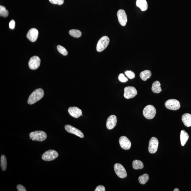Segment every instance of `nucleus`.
<instances>
[{
    "mask_svg": "<svg viewBox=\"0 0 191 191\" xmlns=\"http://www.w3.org/2000/svg\"><path fill=\"white\" fill-rule=\"evenodd\" d=\"M182 121L184 125L187 127L191 126V115L189 113H185L182 115Z\"/></svg>",
    "mask_w": 191,
    "mask_h": 191,
    "instance_id": "f3484780",
    "label": "nucleus"
},
{
    "mask_svg": "<svg viewBox=\"0 0 191 191\" xmlns=\"http://www.w3.org/2000/svg\"><path fill=\"white\" fill-rule=\"evenodd\" d=\"M136 6L142 11H145L148 9V5L146 0H137Z\"/></svg>",
    "mask_w": 191,
    "mask_h": 191,
    "instance_id": "6ab92c4d",
    "label": "nucleus"
},
{
    "mask_svg": "<svg viewBox=\"0 0 191 191\" xmlns=\"http://www.w3.org/2000/svg\"><path fill=\"white\" fill-rule=\"evenodd\" d=\"M105 187L102 185L98 186L95 190V191H105Z\"/></svg>",
    "mask_w": 191,
    "mask_h": 191,
    "instance_id": "2f4dec72",
    "label": "nucleus"
},
{
    "mask_svg": "<svg viewBox=\"0 0 191 191\" xmlns=\"http://www.w3.org/2000/svg\"><path fill=\"white\" fill-rule=\"evenodd\" d=\"M118 79L122 83H126L128 81V79L125 76L123 73H121L119 75Z\"/></svg>",
    "mask_w": 191,
    "mask_h": 191,
    "instance_id": "c85d7f7f",
    "label": "nucleus"
},
{
    "mask_svg": "<svg viewBox=\"0 0 191 191\" xmlns=\"http://www.w3.org/2000/svg\"><path fill=\"white\" fill-rule=\"evenodd\" d=\"M9 15V11L6 9L4 6H0V15L4 18H6Z\"/></svg>",
    "mask_w": 191,
    "mask_h": 191,
    "instance_id": "a878e982",
    "label": "nucleus"
},
{
    "mask_svg": "<svg viewBox=\"0 0 191 191\" xmlns=\"http://www.w3.org/2000/svg\"><path fill=\"white\" fill-rule=\"evenodd\" d=\"M15 22L14 20H11L9 23V28L11 29H14L15 27Z\"/></svg>",
    "mask_w": 191,
    "mask_h": 191,
    "instance_id": "473e14b6",
    "label": "nucleus"
},
{
    "mask_svg": "<svg viewBox=\"0 0 191 191\" xmlns=\"http://www.w3.org/2000/svg\"><path fill=\"white\" fill-rule=\"evenodd\" d=\"M41 62V59L39 57L35 56L32 57L28 62L29 68L32 70H37L39 67Z\"/></svg>",
    "mask_w": 191,
    "mask_h": 191,
    "instance_id": "9d476101",
    "label": "nucleus"
},
{
    "mask_svg": "<svg viewBox=\"0 0 191 191\" xmlns=\"http://www.w3.org/2000/svg\"><path fill=\"white\" fill-rule=\"evenodd\" d=\"M189 138V135L187 132L185 130H182L180 132V140L182 146L185 145Z\"/></svg>",
    "mask_w": 191,
    "mask_h": 191,
    "instance_id": "a211bd4d",
    "label": "nucleus"
},
{
    "mask_svg": "<svg viewBox=\"0 0 191 191\" xmlns=\"http://www.w3.org/2000/svg\"><path fill=\"white\" fill-rule=\"evenodd\" d=\"M69 34L74 38H79L81 36V32L78 29H73L69 31Z\"/></svg>",
    "mask_w": 191,
    "mask_h": 191,
    "instance_id": "393cba45",
    "label": "nucleus"
},
{
    "mask_svg": "<svg viewBox=\"0 0 191 191\" xmlns=\"http://www.w3.org/2000/svg\"><path fill=\"white\" fill-rule=\"evenodd\" d=\"M50 3L53 4L61 5L64 2V0H49Z\"/></svg>",
    "mask_w": 191,
    "mask_h": 191,
    "instance_id": "c756f323",
    "label": "nucleus"
},
{
    "mask_svg": "<svg viewBox=\"0 0 191 191\" xmlns=\"http://www.w3.org/2000/svg\"><path fill=\"white\" fill-rule=\"evenodd\" d=\"M159 145L158 140L155 137H152L149 142L148 150L151 154H154L157 152Z\"/></svg>",
    "mask_w": 191,
    "mask_h": 191,
    "instance_id": "1a4fd4ad",
    "label": "nucleus"
},
{
    "mask_svg": "<svg viewBox=\"0 0 191 191\" xmlns=\"http://www.w3.org/2000/svg\"><path fill=\"white\" fill-rule=\"evenodd\" d=\"M120 145L122 148L125 150H129L131 147V143L126 137L122 136L119 140Z\"/></svg>",
    "mask_w": 191,
    "mask_h": 191,
    "instance_id": "ddd939ff",
    "label": "nucleus"
},
{
    "mask_svg": "<svg viewBox=\"0 0 191 191\" xmlns=\"http://www.w3.org/2000/svg\"><path fill=\"white\" fill-rule=\"evenodd\" d=\"M152 90L154 93H160L162 91L160 82L158 81L154 82L152 83Z\"/></svg>",
    "mask_w": 191,
    "mask_h": 191,
    "instance_id": "aec40b11",
    "label": "nucleus"
},
{
    "mask_svg": "<svg viewBox=\"0 0 191 191\" xmlns=\"http://www.w3.org/2000/svg\"><path fill=\"white\" fill-rule=\"evenodd\" d=\"M68 112L71 116L75 118H79L82 114V110L76 107H70Z\"/></svg>",
    "mask_w": 191,
    "mask_h": 191,
    "instance_id": "2eb2a0df",
    "label": "nucleus"
},
{
    "mask_svg": "<svg viewBox=\"0 0 191 191\" xmlns=\"http://www.w3.org/2000/svg\"><path fill=\"white\" fill-rule=\"evenodd\" d=\"M29 137L33 140L42 142L46 140L47 136L46 132L44 131H37L30 133Z\"/></svg>",
    "mask_w": 191,
    "mask_h": 191,
    "instance_id": "f03ea898",
    "label": "nucleus"
},
{
    "mask_svg": "<svg viewBox=\"0 0 191 191\" xmlns=\"http://www.w3.org/2000/svg\"><path fill=\"white\" fill-rule=\"evenodd\" d=\"M156 112L155 107L152 105H148L144 108L143 113L145 118L148 119H152L154 118Z\"/></svg>",
    "mask_w": 191,
    "mask_h": 191,
    "instance_id": "7ed1b4c3",
    "label": "nucleus"
},
{
    "mask_svg": "<svg viewBox=\"0 0 191 191\" xmlns=\"http://www.w3.org/2000/svg\"><path fill=\"white\" fill-rule=\"evenodd\" d=\"M152 75V73L150 70H146L142 71L140 74V77L143 81L146 80L150 78Z\"/></svg>",
    "mask_w": 191,
    "mask_h": 191,
    "instance_id": "412c9836",
    "label": "nucleus"
},
{
    "mask_svg": "<svg viewBox=\"0 0 191 191\" xmlns=\"http://www.w3.org/2000/svg\"><path fill=\"white\" fill-rule=\"evenodd\" d=\"M58 156V154L56 150H49L44 152L42 156V159L46 161H51Z\"/></svg>",
    "mask_w": 191,
    "mask_h": 191,
    "instance_id": "39448f33",
    "label": "nucleus"
},
{
    "mask_svg": "<svg viewBox=\"0 0 191 191\" xmlns=\"http://www.w3.org/2000/svg\"><path fill=\"white\" fill-rule=\"evenodd\" d=\"M65 129L69 133L73 134L77 136L83 138L84 137L83 132L78 129L74 127L71 125H67L65 126Z\"/></svg>",
    "mask_w": 191,
    "mask_h": 191,
    "instance_id": "9b49d317",
    "label": "nucleus"
},
{
    "mask_svg": "<svg viewBox=\"0 0 191 191\" xmlns=\"http://www.w3.org/2000/svg\"><path fill=\"white\" fill-rule=\"evenodd\" d=\"M132 166L135 170H138V169H143L144 167V165L141 161L136 160H134L132 162Z\"/></svg>",
    "mask_w": 191,
    "mask_h": 191,
    "instance_id": "4be33fe9",
    "label": "nucleus"
},
{
    "mask_svg": "<svg viewBox=\"0 0 191 191\" xmlns=\"http://www.w3.org/2000/svg\"><path fill=\"white\" fill-rule=\"evenodd\" d=\"M125 74L127 77L130 79H132L134 78L135 77V74L133 72L131 71H126L125 72Z\"/></svg>",
    "mask_w": 191,
    "mask_h": 191,
    "instance_id": "cd10ccee",
    "label": "nucleus"
},
{
    "mask_svg": "<svg viewBox=\"0 0 191 191\" xmlns=\"http://www.w3.org/2000/svg\"><path fill=\"white\" fill-rule=\"evenodd\" d=\"M174 191H179L180 190H179V189L178 188H175L174 190H173Z\"/></svg>",
    "mask_w": 191,
    "mask_h": 191,
    "instance_id": "72a5a7b5",
    "label": "nucleus"
},
{
    "mask_svg": "<svg viewBox=\"0 0 191 191\" xmlns=\"http://www.w3.org/2000/svg\"><path fill=\"white\" fill-rule=\"evenodd\" d=\"M114 169L117 175L121 178H124L127 176L126 170L121 164L117 163L114 166Z\"/></svg>",
    "mask_w": 191,
    "mask_h": 191,
    "instance_id": "0eeeda50",
    "label": "nucleus"
},
{
    "mask_svg": "<svg viewBox=\"0 0 191 191\" xmlns=\"http://www.w3.org/2000/svg\"><path fill=\"white\" fill-rule=\"evenodd\" d=\"M124 90V97L127 99L134 98L137 94V91L136 88L133 86L125 87Z\"/></svg>",
    "mask_w": 191,
    "mask_h": 191,
    "instance_id": "6e6552de",
    "label": "nucleus"
},
{
    "mask_svg": "<svg viewBox=\"0 0 191 191\" xmlns=\"http://www.w3.org/2000/svg\"><path fill=\"white\" fill-rule=\"evenodd\" d=\"M110 38L108 37L104 36L102 37L99 40L97 45L96 50L98 52L103 51L107 48L109 44Z\"/></svg>",
    "mask_w": 191,
    "mask_h": 191,
    "instance_id": "20e7f679",
    "label": "nucleus"
},
{
    "mask_svg": "<svg viewBox=\"0 0 191 191\" xmlns=\"http://www.w3.org/2000/svg\"><path fill=\"white\" fill-rule=\"evenodd\" d=\"M57 49L59 52V53L64 55V56H66V55H68V53L67 51L63 46L59 45V46H57Z\"/></svg>",
    "mask_w": 191,
    "mask_h": 191,
    "instance_id": "bb28decb",
    "label": "nucleus"
},
{
    "mask_svg": "<svg viewBox=\"0 0 191 191\" xmlns=\"http://www.w3.org/2000/svg\"><path fill=\"white\" fill-rule=\"evenodd\" d=\"M165 106L169 110H176L180 108V105L178 100L172 99L167 100L165 102Z\"/></svg>",
    "mask_w": 191,
    "mask_h": 191,
    "instance_id": "423d86ee",
    "label": "nucleus"
},
{
    "mask_svg": "<svg viewBox=\"0 0 191 191\" xmlns=\"http://www.w3.org/2000/svg\"><path fill=\"white\" fill-rule=\"evenodd\" d=\"M117 16L120 24L122 26H125L126 25L127 18L126 13L124 10L120 9L117 12Z\"/></svg>",
    "mask_w": 191,
    "mask_h": 191,
    "instance_id": "f8f14e48",
    "label": "nucleus"
},
{
    "mask_svg": "<svg viewBox=\"0 0 191 191\" xmlns=\"http://www.w3.org/2000/svg\"><path fill=\"white\" fill-rule=\"evenodd\" d=\"M7 159L6 156L4 155L1 156V170L3 171L6 170L7 168Z\"/></svg>",
    "mask_w": 191,
    "mask_h": 191,
    "instance_id": "5701e85b",
    "label": "nucleus"
},
{
    "mask_svg": "<svg viewBox=\"0 0 191 191\" xmlns=\"http://www.w3.org/2000/svg\"><path fill=\"white\" fill-rule=\"evenodd\" d=\"M17 189L18 191H26L25 187L21 184H18L17 186Z\"/></svg>",
    "mask_w": 191,
    "mask_h": 191,
    "instance_id": "7c9ffc66",
    "label": "nucleus"
},
{
    "mask_svg": "<svg viewBox=\"0 0 191 191\" xmlns=\"http://www.w3.org/2000/svg\"><path fill=\"white\" fill-rule=\"evenodd\" d=\"M149 180V176L148 174H144L140 176L138 178V180L140 184H145Z\"/></svg>",
    "mask_w": 191,
    "mask_h": 191,
    "instance_id": "b1692460",
    "label": "nucleus"
},
{
    "mask_svg": "<svg viewBox=\"0 0 191 191\" xmlns=\"http://www.w3.org/2000/svg\"><path fill=\"white\" fill-rule=\"evenodd\" d=\"M44 93L41 88L35 90L29 96L28 100V103L29 105H32L41 99L44 96Z\"/></svg>",
    "mask_w": 191,
    "mask_h": 191,
    "instance_id": "f257e3e1",
    "label": "nucleus"
},
{
    "mask_svg": "<svg viewBox=\"0 0 191 191\" xmlns=\"http://www.w3.org/2000/svg\"><path fill=\"white\" fill-rule=\"evenodd\" d=\"M117 118L115 115H111L107 119L106 123L107 128L109 130H112L117 125Z\"/></svg>",
    "mask_w": 191,
    "mask_h": 191,
    "instance_id": "dca6fc26",
    "label": "nucleus"
},
{
    "mask_svg": "<svg viewBox=\"0 0 191 191\" xmlns=\"http://www.w3.org/2000/svg\"><path fill=\"white\" fill-rule=\"evenodd\" d=\"M39 32L37 29L35 28H31L28 31L27 37L29 41L34 42L37 39Z\"/></svg>",
    "mask_w": 191,
    "mask_h": 191,
    "instance_id": "4468645a",
    "label": "nucleus"
}]
</instances>
